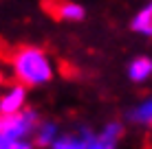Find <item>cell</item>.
Here are the masks:
<instances>
[{
	"label": "cell",
	"mask_w": 152,
	"mask_h": 149,
	"mask_svg": "<svg viewBox=\"0 0 152 149\" xmlns=\"http://www.w3.org/2000/svg\"><path fill=\"white\" fill-rule=\"evenodd\" d=\"M60 125H57L55 121H42L40 125H38V130H35V134H33V143H35V147L38 149H51L53 147V143L60 138Z\"/></svg>",
	"instance_id": "obj_7"
},
{
	"label": "cell",
	"mask_w": 152,
	"mask_h": 149,
	"mask_svg": "<svg viewBox=\"0 0 152 149\" xmlns=\"http://www.w3.org/2000/svg\"><path fill=\"white\" fill-rule=\"evenodd\" d=\"M27 110V88L11 81L0 94V116H11Z\"/></svg>",
	"instance_id": "obj_5"
},
{
	"label": "cell",
	"mask_w": 152,
	"mask_h": 149,
	"mask_svg": "<svg viewBox=\"0 0 152 149\" xmlns=\"http://www.w3.org/2000/svg\"><path fill=\"white\" fill-rule=\"evenodd\" d=\"M130 29H132L134 33L143 35V37H152V0H148V2L132 15Z\"/></svg>",
	"instance_id": "obj_9"
},
{
	"label": "cell",
	"mask_w": 152,
	"mask_h": 149,
	"mask_svg": "<svg viewBox=\"0 0 152 149\" xmlns=\"http://www.w3.org/2000/svg\"><path fill=\"white\" fill-rule=\"evenodd\" d=\"M7 66L11 70L13 81L24 88L46 86L55 77V64L51 55L33 44L11 46V50L7 53Z\"/></svg>",
	"instance_id": "obj_1"
},
{
	"label": "cell",
	"mask_w": 152,
	"mask_h": 149,
	"mask_svg": "<svg viewBox=\"0 0 152 149\" xmlns=\"http://www.w3.org/2000/svg\"><path fill=\"white\" fill-rule=\"evenodd\" d=\"M152 77V57H134L128 64V79L132 83H143Z\"/></svg>",
	"instance_id": "obj_10"
},
{
	"label": "cell",
	"mask_w": 152,
	"mask_h": 149,
	"mask_svg": "<svg viewBox=\"0 0 152 149\" xmlns=\"http://www.w3.org/2000/svg\"><path fill=\"white\" fill-rule=\"evenodd\" d=\"M124 123L121 121H108L102 125V130L95 132L88 143V149H119V143L124 138Z\"/></svg>",
	"instance_id": "obj_4"
},
{
	"label": "cell",
	"mask_w": 152,
	"mask_h": 149,
	"mask_svg": "<svg viewBox=\"0 0 152 149\" xmlns=\"http://www.w3.org/2000/svg\"><path fill=\"white\" fill-rule=\"evenodd\" d=\"M0 149H38L33 140H13V143H0Z\"/></svg>",
	"instance_id": "obj_11"
},
{
	"label": "cell",
	"mask_w": 152,
	"mask_h": 149,
	"mask_svg": "<svg viewBox=\"0 0 152 149\" xmlns=\"http://www.w3.org/2000/svg\"><path fill=\"white\" fill-rule=\"evenodd\" d=\"M40 123L42 119L33 107H27L11 116H0V143L33 140V134Z\"/></svg>",
	"instance_id": "obj_2"
},
{
	"label": "cell",
	"mask_w": 152,
	"mask_h": 149,
	"mask_svg": "<svg viewBox=\"0 0 152 149\" xmlns=\"http://www.w3.org/2000/svg\"><path fill=\"white\" fill-rule=\"evenodd\" d=\"M126 119H128V123H132V125H137V127L150 130L152 127V96L143 99L137 105H132L128 110V114H126Z\"/></svg>",
	"instance_id": "obj_8"
},
{
	"label": "cell",
	"mask_w": 152,
	"mask_h": 149,
	"mask_svg": "<svg viewBox=\"0 0 152 149\" xmlns=\"http://www.w3.org/2000/svg\"><path fill=\"white\" fill-rule=\"evenodd\" d=\"M42 7L57 22H82L86 18V9L73 0H42Z\"/></svg>",
	"instance_id": "obj_3"
},
{
	"label": "cell",
	"mask_w": 152,
	"mask_h": 149,
	"mask_svg": "<svg viewBox=\"0 0 152 149\" xmlns=\"http://www.w3.org/2000/svg\"><path fill=\"white\" fill-rule=\"evenodd\" d=\"M95 132L91 127H77L71 132H62L51 149H88V143Z\"/></svg>",
	"instance_id": "obj_6"
}]
</instances>
